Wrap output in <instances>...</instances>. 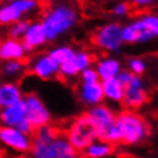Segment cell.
I'll use <instances>...</instances> for the list:
<instances>
[{"label":"cell","instance_id":"277c9868","mask_svg":"<svg viewBox=\"0 0 158 158\" xmlns=\"http://www.w3.org/2000/svg\"><path fill=\"white\" fill-rule=\"evenodd\" d=\"M77 23V12L67 6H59L48 11L42 20L47 40H54L59 35L67 32Z\"/></svg>","mask_w":158,"mask_h":158},{"label":"cell","instance_id":"ac0fdd59","mask_svg":"<svg viewBox=\"0 0 158 158\" xmlns=\"http://www.w3.org/2000/svg\"><path fill=\"white\" fill-rule=\"evenodd\" d=\"M95 71L98 74V78H101L102 81L117 78V75L119 74V71H121V63L113 58L101 59V60L97 63Z\"/></svg>","mask_w":158,"mask_h":158},{"label":"cell","instance_id":"3957f363","mask_svg":"<svg viewBox=\"0 0 158 158\" xmlns=\"http://www.w3.org/2000/svg\"><path fill=\"white\" fill-rule=\"evenodd\" d=\"M64 137L77 152H82L94 141H97L98 129L89 114H82L71 122Z\"/></svg>","mask_w":158,"mask_h":158},{"label":"cell","instance_id":"9a60e30c","mask_svg":"<svg viewBox=\"0 0 158 158\" xmlns=\"http://www.w3.org/2000/svg\"><path fill=\"white\" fill-rule=\"evenodd\" d=\"M26 55V51L23 48L22 42L18 39H7L0 44V58L3 60H22Z\"/></svg>","mask_w":158,"mask_h":158},{"label":"cell","instance_id":"9c48e42d","mask_svg":"<svg viewBox=\"0 0 158 158\" xmlns=\"http://www.w3.org/2000/svg\"><path fill=\"white\" fill-rule=\"evenodd\" d=\"M38 0H15L0 8V24L4 26L18 22L24 14L38 8Z\"/></svg>","mask_w":158,"mask_h":158},{"label":"cell","instance_id":"7c38bea8","mask_svg":"<svg viewBox=\"0 0 158 158\" xmlns=\"http://www.w3.org/2000/svg\"><path fill=\"white\" fill-rule=\"evenodd\" d=\"M135 30L139 32V43L156 38L158 34V19L156 15H146L133 23Z\"/></svg>","mask_w":158,"mask_h":158},{"label":"cell","instance_id":"484cf974","mask_svg":"<svg viewBox=\"0 0 158 158\" xmlns=\"http://www.w3.org/2000/svg\"><path fill=\"white\" fill-rule=\"evenodd\" d=\"M129 67H130V70L134 73V75H138L139 77L141 74H143V71H145V62L142 60V59L139 58H133V59H130L129 60Z\"/></svg>","mask_w":158,"mask_h":158},{"label":"cell","instance_id":"e0dca14e","mask_svg":"<svg viewBox=\"0 0 158 158\" xmlns=\"http://www.w3.org/2000/svg\"><path fill=\"white\" fill-rule=\"evenodd\" d=\"M22 101V91L12 82L0 85V109H6Z\"/></svg>","mask_w":158,"mask_h":158},{"label":"cell","instance_id":"5b68a950","mask_svg":"<svg viewBox=\"0 0 158 158\" xmlns=\"http://www.w3.org/2000/svg\"><path fill=\"white\" fill-rule=\"evenodd\" d=\"M148 101L149 95L142 79L138 75L130 74L127 82L123 86V98H122L123 106L131 111L133 109H138L141 106H143Z\"/></svg>","mask_w":158,"mask_h":158},{"label":"cell","instance_id":"44dd1931","mask_svg":"<svg viewBox=\"0 0 158 158\" xmlns=\"http://www.w3.org/2000/svg\"><path fill=\"white\" fill-rule=\"evenodd\" d=\"M74 54H75V51L71 48V47L62 46V47H58V48H54L50 52L48 56L52 59L54 62H56L59 66H62V64H64V63H67V62L73 60Z\"/></svg>","mask_w":158,"mask_h":158},{"label":"cell","instance_id":"603a6c76","mask_svg":"<svg viewBox=\"0 0 158 158\" xmlns=\"http://www.w3.org/2000/svg\"><path fill=\"white\" fill-rule=\"evenodd\" d=\"M28 26H30L28 20H18V22H15L12 24V27H11V30H10L11 38L18 39V38L23 36V35L26 34L27 28H28Z\"/></svg>","mask_w":158,"mask_h":158},{"label":"cell","instance_id":"5bb4252c","mask_svg":"<svg viewBox=\"0 0 158 158\" xmlns=\"http://www.w3.org/2000/svg\"><path fill=\"white\" fill-rule=\"evenodd\" d=\"M89 117L94 121V123L97 125L98 130L106 129L109 126H111L115 122V114L110 107L105 105H97L94 107L90 109V111L87 113Z\"/></svg>","mask_w":158,"mask_h":158},{"label":"cell","instance_id":"cb8c5ba5","mask_svg":"<svg viewBox=\"0 0 158 158\" xmlns=\"http://www.w3.org/2000/svg\"><path fill=\"white\" fill-rule=\"evenodd\" d=\"M59 73L64 78H73V77H77L81 71L77 69V66L73 63V60H70V62L64 63V64L59 66Z\"/></svg>","mask_w":158,"mask_h":158},{"label":"cell","instance_id":"8fae6325","mask_svg":"<svg viewBox=\"0 0 158 158\" xmlns=\"http://www.w3.org/2000/svg\"><path fill=\"white\" fill-rule=\"evenodd\" d=\"M31 71L40 79H50L59 73V64L54 62L48 55L47 56H39L31 64Z\"/></svg>","mask_w":158,"mask_h":158},{"label":"cell","instance_id":"f1b7e54d","mask_svg":"<svg viewBox=\"0 0 158 158\" xmlns=\"http://www.w3.org/2000/svg\"><path fill=\"white\" fill-rule=\"evenodd\" d=\"M154 0H133L134 4L139 6V7H145V6H150Z\"/></svg>","mask_w":158,"mask_h":158},{"label":"cell","instance_id":"83f0119b","mask_svg":"<svg viewBox=\"0 0 158 158\" xmlns=\"http://www.w3.org/2000/svg\"><path fill=\"white\" fill-rule=\"evenodd\" d=\"M130 12V6L126 4V3H119L114 7V14L118 15V16H123V15Z\"/></svg>","mask_w":158,"mask_h":158},{"label":"cell","instance_id":"7402d4cb","mask_svg":"<svg viewBox=\"0 0 158 158\" xmlns=\"http://www.w3.org/2000/svg\"><path fill=\"white\" fill-rule=\"evenodd\" d=\"M73 63L77 66V69L79 71H83L86 69H89L90 64L93 63V56L89 52H83V51H79V52L74 54Z\"/></svg>","mask_w":158,"mask_h":158},{"label":"cell","instance_id":"2e32d148","mask_svg":"<svg viewBox=\"0 0 158 158\" xmlns=\"http://www.w3.org/2000/svg\"><path fill=\"white\" fill-rule=\"evenodd\" d=\"M79 97L83 101V103L90 106L99 105L103 99V91H102L101 82L95 83H82L79 89Z\"/></svg>","mask_w":158,"mask_h":158},{"label":"cell","instance_id":"4dcf8cb0","mask_svg":"<svg viewBox=\"0 0 158 158\" xmlns=\"http://www.w3.org/2000/svg\"><path fill=\"white\" fill-rule=\"evenodd\" d=\"M8 2H15V0H8Z\"/></svg>","mask_w":158,"mask_h":158},{"label":"cell","instance_id":"6da1fadb","mask_svg":"<svg viewBox=\"0 0 158 158\" xmlns=\"http://www.w3.org/2000/svg\"><path fill=\"white\" fill-rule=\"evenodd\" d=\"M32 158H79L77 152L58 127L51 125L36 129L31 139Z\"/></svg>","mask_w":158,"mask_h":158},{"label":"cell","instance_id":"f546056e","mask_svg":"<svg viewBox=\"0 0 158 158\" xmlns=\"http://www.w3.org/2000/svg\"><path fill=\"white\" fill-rule=\"evenodd\" d=\"M0 158H8L6 156V153H3V152H0Z\"/></svg>","mask_w":158,"mask_h":158},{"label":"cell","instance_id":"8992f818","mask_svg":"<svg viewBox=\"0 0 158 158\" xmlns=\"http://www.w3.org/2000/svg\"><path fill=\"white\" fill-rule=\"evenodd\" d=\"M24 107H26V119L34 129H40L43 126L50 125L51 122V114L46 105L40 101V98L36 97L35 94H30L24 99Z\"/></svg>","mask_w":158,"mask_h":158},{"label":"cell","instance_id":"4fadbf2b","mask_svg":"<svg viewBox=\"0 0 158 158\" xmlns=\"http://www.w3.org/2000/svg\"><path fill=\"white\" fill-rule=\"evenodd\" d=\"M24 117H26V107L23 99L16 102L12 106H10V107L3 109V111L0 113V121L4 123L3 126H10V127H16L24 119Z\"/></svg>","mask_w":158,"mask_h":158},{"label":"cell","instance_id":"52a82bcc","mask_svg":"<svg viewBox=\"0 0 158 158\" xmlns=\"http://www.w3.org/2000/svg\"><path fill=\"white\" fill-rule=\"evenodd\" d=\"M122 27L117 23H110L95 31L93 36L94 44L106 51H118L122 46Z\"/></svg>","mask_w":158,"mask_h":158},{"label":"cell","instance_id":"ffe728a7","mask_svg":"<svg viewBox=\"0 0 158 158\" xmlns=\"http://www.w3.org/2000/svg\"><path fill=\"white\" fill-rule=\"evenodd\" d=\"M114 152V146L106 143L102 141H94L91 145H89L85 150H82V157L83 158H106L111 156Z\"/></svg>","mask_w":158,"mask_h":158},{"label":"cell","instance_id":"30bf717a","mask_svg":"<svg viewBox=\"0 0 158 158\" xmlns=\"http://www.w3.org/2000/svg\"><path fill=\"white\" fill-rule=\"evenodd\" d=\"M46 34L40 23H30L26 34L23 35V48L26 52L32 51L35 47H39L46 43Z\"/></svg>","mask_w":158,"mask_h":158},{"label":"cell","instance_id":"d6986e66","mask_svg":"<svg viewBox=\"0 0 158 158\" xmlns=\"http://www.w3.org/2000/svg\"><path fill=\"white\" fill-rule=\"evenodd\" d=\"M102 91H103V98H107L109 101L119 103L123 98V85L118 81L117 78L107 79L102 82Z\"/></svg>","mask_w":158,"mask_h":158},{"label":"cell","instance_id":"ba28073f","mask_svg":"<svg viewBox=\"0 0 158 158\" xmlns=\"http://www.w3.org/2000/svg\"><path fill=\"white\" fill-rule=\"evenodd\" d=\"M0 143L16 153L24 154L31 149V137L19 131L16 127L0 126Z\"/></svg>","mask_w":158,"mask_h":158},{"label":"cell","instance_id":"4316f807","mask_svg":"<svg viewBox=\"0 0 158 158\" xmlns=\"http://www.w3.org/2000/svg\"><path fill=\"white\" fill-rule=\"evenodd\" d=\"M82 81L83 83H95V82H99V78H98L97 71L89 67L82 71Z\"/></svg>","mask_w":158,"mask_h":158},{"label":"cell","instance_id":"d4e9b609","mask_svg":"<svg viewBox=\"0 0 158 158\" xmlns=\"http://www.w3.org/2000/svg\"><path fill=\"white\" fill-rule=\"evenodd\" d=\"M23 66L24 64L22 63V60H10L4 64V74L8 77L16 75L23 70Z\"/></svg>","mask_w":158,"mask_h":158},{"label":"cell","instance_id":"7a4b0ae2","mask_svg":"<svg viewBox=\"0 0 158 158\" xmlns=\"http://www.w3.org/2000/svg\"><path fill=\"white\" fill-rule=\"evenodd\" d=\"M115 125L121 134V143L125 145L141 143L150 134V126L145 118L130 110L115 115Z\"/></svg>","mask_w":158,"mask_h":158}]
</instances>
